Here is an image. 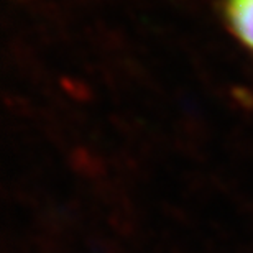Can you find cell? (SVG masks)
Listing matches in <instances>:
<instances>
[{
  "label": "cell",
  "instance_id": "1",
  "mask_svg": "<svg viewBox=\"0 0 253 253\" xmlns=\"http://www.w3.org/2000/svg\"><path fill=\"white\" fill-rule=\"evenodd\" d=\"M225 15L235 37L253 51V0H227Z\"/></svg>",
  "mask_w": 253,
  "mask_h": 253
}]
</instances>
